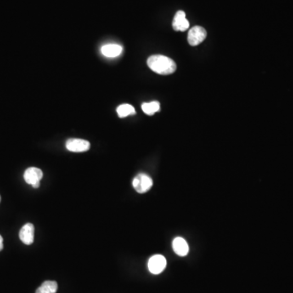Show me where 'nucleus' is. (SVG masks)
<instances>
[{
	"mask_svg": "<svg viewBox=\"0 0 293 293\" xmlns=\"http://www.w3.org/2000/svg\"><path fill=\"white\" fill-rule=\"evenodd\" d=\"M148 65L153 72L160 75H169L176 71L177 65L171 58L162 55H154L148 59Z\"/></svg>",
	"mask_w": 293,
	"mask_h": 293,
	"instance_id": "1",
	"label": "nucleus"
},
{
	"mask_svg": "<svg viewBox=\"0 0 293 293\" xmlns=\"http://www.w3.org/2000/svg\"><path fill=\"white\" fill-rule=\"evenodd\" d=\"M132 184L136 192L143 194L148 192L151 187H153V179L148 175L139 174L135 177Z\"/></svg>",
	"mask_w": 293,
	"mask_h": 293,
	"instance_id": "2",
	"label": "nucleus"
},
{
	"mask_svg": "<svg viewBox=\"0 0 293 293\" xmlns=\"http://www.w3.org/2000/svg\"><path fill=\"white\" fill-rule=\"evenodd\" d=\"M207 36V32L204 28L201 26H194L192 27L188 32L187 41L191 46H197L201 42L205 41Z\"/></svg>",
	"mask_w": 293,
	"mask_h": 293,
	"instance_id": "3",
	"label": "nucleus"
},
{
	"mask_svg": "<svg viewBox=\"0 0 293 293\" xmlns=\"http://www.w3.org/2000/svg\"><path fill=\"white\" fill-rule=\"evenodd\" d=\"M43 174L42 170L36 167L28 168L24 174V179L28 184L31 185L34 188H39L40 180L42 179Z\"/></svg>",
	"mask_w": 293,
	"mask_h": 293,
	"instance_id": "4",
	"label": "nucleus"
},
{
	"mask_svg": "<svg viewBox=\"0 0 293 293\" xmlns=\"http://www.w3.org/2000/svg\"><path fill=\"white\" fill-rule=\"evenodd\" d=\"M166 259L160 254L152 256L148 261V270L153 274H159L165 271L166 267Z\"/></svg>",
	"mask_w": 293,
	"mask_h": 293,
	"instance_id": "5",
	"label": "nucleus"
},
{
	"mask_svg": "<svg viewBox=\"0 0 293 293\" xmlns=\"http://www.w3.org/2000/svg\"><path fill=\"white\" fill-rule=\"evenodd\" d=\"M66 148L73 153H84L91 148L88 141L81 138H69L66 141Z\"/></svg>",
	"mask_w": 293,
	"mask_h": 293,
	"instance_id": "6",
	"label": "nucleus"
},
{
	"mask_svg": "<svg viewBox=\"0 0 293 293\" xmlns=\"http://www.w3.org/2000/svg\"><path fill=\"white\" fill-rule=\"evenodd\" d=\"M19 237L23 244L30 245L35 239V226L32 223H26L23 226L19 233Z\"/></svg>",
	"mask_w": 293,
	"mask_h": 293,
	"instance_id": "7",
	"label": "nucleus"
},
{
	"mask_svg": "<svg viewBox=\"0 0 293 293\" xmlns=\"http://www.w3.org/2000/svg\"><path fill=\"white\" fill-rule=\"evenodd\" d=\"M173 28L176 31H186L189 28V21L186 18V13L183 11H178L173 20Z\"/></svg>",
	"mask_w": 293,
	"mask_h": 293,
	"instance_id": "8",
	"label": "nucleus"
},
{
	"mask_svg": "<svg viewBox=\"0 0 293 293\" xmlns=\"http://www.w3.org/2000/svg\"><path fill=\"white\" fill-rule=\"evenodd\" d=\"M173 249L177 256H187L189 253V246L187 241L182 237H177L173 240Z\"/></svg>",
	"mask_w": 293,
	"mask_h": 293,
	"instance_id": "9",
	"label": "nucleus"
},
{
	"mask_svg": "<svg viewBox=\"0 0 293 293\" xmlns=\"http://www.w3.org/2000/svg\"><path fill=\"white\" fill-rule=\"evenodd\" d=\"M122 47L116 43H109V44L104 45L101 47V53L104 57L109 58H115L121 54L122 52Z\"/></svg>",
	"mask_w": 293,
	"mask_h": 293,
	"instance_id": "10",
	"label": "nucleus"
},
{
	"mask_svg": "<svg viewBox=\"0 0 293 293\" xmlns=\"http://www.w3.org/2000/svg\"><path fill=\"white\" fill-rule=\"evenodd\" d=\"M58 289V284L56 281H45L36 290V293H56Z\"/></svg>",
	"mask_w": 293,
	"mask_h": 293,
	"instance_id": "11",
	"label": "nucleus"
},
{
	"mask_svg": "<svg viewBox=\"0 0 293 293\" xmlns=\"http://www.w3.org/2000/svg\"><path fill=\"white\" fill-rule=\"evenodd\" d=\"M117 113L118 114L119 117L123 118V117L130 116V115L136 114V109L131 104H121L120 106L117 107Z\"/></svg>",
	"mask_w": 293,
	"mask_h": 293,
	"instance_id": "12",
	"label": "nucleus"
},
{
	"mask_svg": "<svg viewBox=\"0 0 293 293\" xmlns=\"http://www.w3.org/2000/svg\"><path fill=\"white\" fill-rule=\"evenodd\" d=\"M142 109L143 113L147 115H153L156 112L160 110V103L157 101L150 102V103H144L142 105Z\"/></svg>",
	"mask_w": 293,
	"mask_h": 293,
	"instance_id": "13",
	"label": "nucleus"
},
{
	"mask_svg": "<svg viewBox=\"0 0 293 293\" xmlns=\"http://www.w3.org/2000/svg\"><path fill=\"white\" fill-rule=\"evenodd\" d=\"M3 237L0 235V251L3 249Z\"/></svg>",
	"mask_w": 293,
	"mask_h": 293,
	"instance_id": "14",
	"label": "nucleus"
},
{
	"mask_svg": "<svg viewBox=\"0 0 293 293\" xmlns=\"http://www.w3.org/2000/svg\"><path fill=\"white\" fill-rule=\"evenodd\" d=\"M0 200H1V197H0Z\"/></svg>",
	"mask_w": 293,
	"mask_h": 293,
	"instance_id": "15",
	"label": "nucleus"
}]
</instances>
